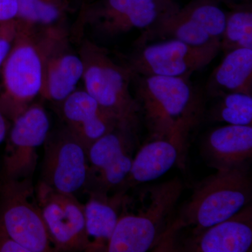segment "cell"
Instances as JSON below:
<instances>
[{
	"mask_svg": "<svg viewBox=\"0 0 252 252\" xmlns=\"http://www.w3.org/2000/svg\"><path fill=\"white\" fill-rule=\"evenodd\" d=\"M132 81L152 140L172 141L185 160L189 136L203 115L201 97L187 78L133 74Z\"/></svg>",
	"mask_w": 252,
	"mask_h": 252,
	"instance_id": "1",
	"label": "cell"
},
{
	"mask_svg": "<svg viewBox=\"0 0 252 252\" xmlns=\"http://www.w3.org/2000/svg\"><path fill=\"white\" fill-rule=\"evenodd\" d=\"M252 196V180L247 163L217 170L195 186L189 200L172 216L155 250H170L181 230L189 228L191 235H195L228 220L250 205Z\"/></svg>",
	"mask_w": 252,
	"mask_h": 252,
	"instance_id": "2",
	"label": "cell"
},
{
	"mask_svg": "<svg viewBox=\"0 0 252 252\" xmlns=\"http://www.w3.org/2000/svg\"><path fill=\"white\" fill-rule=\"evenodd\" d=\"M61 26L39 27L17 20L12 46L1 67L0 106L10 122L40 95L44 63Z\"/></svg>",
	"mask_w": 252,
	"mask_h": 252,
	"instance_id": "3",
	"label": "cell"
},
{
	"mask_svg": "<svg viewBox=\"0 0 252 252\" xmlns=\"http://www.w3.org/2000/svg\"><path fill=\"white\" fill-rule=\"evenodd\" d=\"M147 188L137 212L128 213L123 207L107 252H146L157 248L185 187L175 177Z\"/></svg>",
	"mask_w": 252,
	"mask_h": 252,
	"instance_id": "4",
	"label": "cell"
},
{
	"mask_svg": "<svg viewBox=\"0 0 252 252\" xmlns=\"http://www.w3.org/2000/svg\"><path fill=\"white\" fill-rule=\"evenodd\" d=\"M79 56L84 63L85 90L119 125L137 130L140 119L138 102L130 92L132 73L117 64L107 49L89 39L81 42Z\"/></svg>",
	"mask_w": 252,
	"mask_h": 252,
	"instance_id": "5",
	"label": "cell"
},
{
	"mask_svg": "<svg viewBox=\"0 0 252 252\" xmlns=\"http://www.w3.org/2000/svg\"><path fill=\"white\" fill-rule=\"evenodd\" d=\"M220 1L191 0L143 30L135 41L136 46L167 39L198 46L220 41L226 18Z\"/></svg>",
	"mask_w": 252,
	"mask_h": 252,
	"instance_id": "6",
	"label": "cell"
},
{
	"mask_svg": "<svg viewBox=\"0 0 252 252\" xmlns=\"http://www.w3.org/2000/svg\"><path fill=\"white\" fill-rule=\"evenodd\" d=\"M0 225L29 252H54L32 180H1Z\"/></svg>",
	"mask_w": 252,
	"mask_h": 252,
	"instance_id": "7",
	"label": "cell"
},
{
	"mask_svg": "<svg viewBox=\"0 0 252 252\" xmlns=\"http://www.w3.org/2000/svg\"><path fill=\"white\" fill-rule=\"evenodd\" d=\"M136 47L125 64L132 74L190 79L217 57L220 43L217 41L198 46L167 39Z\"/></svg>",
	"mask_w": 252,
	"mask_h": 252,
	"instance_id": "8",
	"label": "cell"
},
{
	"mask_svg": "<svg viewBox=\"0 0 252 252\" xmlns=\"http://www.w3.org/2000/svg\"><path fill=\"white\" fill-rule=\"evenodd\" d=\"M180 6L176 0H97L82 5L79 20L99 35L114 37L143 31Z\"/></svg>",
	"mask_w": 252,
	"mask_h": 252,
	"instance_id": "9",
	"label": "cell"
},
{
	"mask_svg": "<svg viewBox=\"0 0 252 252\" xmlns=\"http://www.w3.org/2000/svg\"><path fill=\"white\" fill-rule=\"evenodd\" d=\"M6 136L1 180H32L37 164V150L49 133V116L33 102L12 121Z\"/></svg>",
	"mask_w": 252,
	"mask_h": 252,
	"instance_id": "10",
	"label": "cell"
},
{
	"mask_svg": "<svg viewBox=\"0 0 252 252\" xmlns=\"http://www.w3.org/2000/svg\"><path fill=\"white\" fill-rule=\"evenodd\" d=\"M36 200L54 252H87L84 204L39 182Z\"/></svg>",
	"mask_w": 252,
	"mask_h": 252,
	"instance_id": "11",
	"label": "cell"
},
{
	"mask_svg": "<svg viewBox=\"0 0 252 252\" xmlns=\"http://www.w3.org/2000/svg\"><path fill=\"white\" fill-rule=\"evenodd\" d=\"M44 146L41 182L61 193L85 189L89 178L88 149L65 127L49 132Z\"/></svg>",
	"mask_w": 252,
	"mask_h": 252,
	"instance_id": "12",
	"label": "cell"
},
{
	"mask_svg": "<svg viewBox=\"0 0 252 252\" xmlns=\"http://www.w3.org/2000/svg\"><path fill=\"white\" fill-rule=\"evenodd\" d=\"M135 135L132 129L118 126L91 144L88 149L89 188L108 193L122 187L132 165Z\"/></svg>",
	"mask_w": 252,
	"mask_h": 252,
	"instance_id": "13",
	"label": "cell"
},
{
	"mask_svg": "<svg viewBox=\"0 0 252 252\" xmlns=\"http://www.w3.org/2000/svg\"><path fill=\"white\" fill-rule=\"evenodd\" d=\"M67 35V31L64 32L50 46L40 94L44 99L59 103L77 90L84 71L82 59L69 47Z\"/></svg>",
	"mask_w": 252,
	"mask_h": 252,
	"instance_id": "14",
	"label": "cell"
},
{
	"mask_svg": "<svg viewBox=\"0 0 252 252\" xmlns=\"http://www.w3.org/2000/svg\"><path fill=\"white\" fill-rule=\"evenodd\" d=\"M252 207H245L228 220L212 225L185 240L180 251L247 252L252 251Z\"/></svg>",
	"mask_w": 252,
	"mask_h": 252,
	"instance_id": "15",
	"label": "cell"
},
{
	"mask_svg": "<svg viewBox=\"0 0 252 252\" xmlns=\"http://www.w3.org/2000/svg\"><path fill=\"white\" fill-rule=\"evenodd\" d=\"M61 104L66 128L88 149L96 140L120 126L85 90L74 91Z\"/></svg>",
	"mask_w": 252,
	"mask_h": 252,
	"instance_id": "16",
	"label": "cell"
},
{
	"mask_svg": "<svg viewBox=\"0 0 252 252\" xmlns=\"http://www.w3.org/2000/svg\"><path fill=\"white\" fill-rule=\"evenodd\" d=\"M202 154L217 170L247 163L252 156V126L228 124L214 129L203 141Z\"/></svg>",
	"mask_w": 252,
	"mask_h": 252,
	"instance_id": "17",
	"label": "cell"
},
{
	"mask_svg": "<svg viewBox=\"0 0 252 252\" xmlns=\"http://www.w3.org/2000/svg\"><path fill=\"white\" fill-rule=\"evenodd\" d=\"M89 200L84 204L86 230L89 246L87 252H107V246L124 204L127 200L125 190H118L115 195L89 191Z\"/></svg>",
	"mask_w": 252,
	"mask_h": 252,
	"instance_id": "18",
	"label": "cell"
},
{
	"mask_svg": "<svg viewBox=\"0 0 252 252\" xmlns=\"http://www.w3.org/2000/svg\"><path fill=\"white\" fill-rule=\"evenodd\" d=\"M185 161L177 144L166 139H153L132 158L130 172L119 190L157 180L175 164L184 167Z\"/></svg>",
	"mask_w": 252,
	"mask_h": 252,
	"instance_id": "19",
	"label": "cell"
},
{
	"mask_svg": "<svg viewBox=\"0 0 252 252\" xmlns=\"http://www.w3.org/2000/svg\"><path fill=\"white\" fill-rule=\"evenodd\" d=\"M207 89L214 97L230 93L252 95V49H238L225 54L212 73Z\"/></svg>",
	"mask_w": 252,
	"mask_h": 252,
	"instance_id": "20",
	"label": "cell"
},
{
	"mask_svg": "<svg viewBox=\"0 0 252 252\" xmlns=\"http://www.w3.org/2000/svg\"><path fill=\"white\" fill-rule=\"evenodd\" d=\"M220 43V51L224 54L235 49H252L251 4L238 5L226 13L224 31Z\"/></svg>",
	"mask_w": 252,
	"mask_h": 252,
	"instance_id": "21",
	"label": "cell"
},
{
	"mask_svg": "<svg viewBox=\"0 0 252 252\" xmlns=\"http://www.w3.org/2000/svg\"><path fill=\"white\" fill-rule=\"evenodd\" d=\"M18 21L39 27L62 25L68 0H17Z\"/></svg>",
	"mask_w": 252,
	"mask_h": 252,
	"instance_id": "22",
	"label": "cell"
},
{
	"mask_svg": "<svg viewBox=\"0 0 252 252\" xmlns=\"http://www.w3.org/2000/svg\"><path fill=\"white\" fill-rule=\"evenodd\" d=\"M220 100L213 109L214 119L229 125L252 126V95L230 93L220 95Z\"/></svg>",
	"mask_w": 252,
	"mask_h": 252,
	"instance_id": "23",
	"label": "cell"
},
{
	"mask_svg": "<svg viewBox=\"0 0 252 252\" xmlns=\"http://www.w3.org/2000/svg\"><path fill=\"white\" fill-rule=\"evenodd\" d=\"M17 0H0V23H9L17 21Z\"/></svg>",
	"mask_w": 252,
	"mask_h": 252,
	"instance_id": "24",
	"label": "cell"
},
{
	"mask_svg": "<svg viewBox=\"0 0 252 252\" xmlns=\"http://www.w3.org/2000/svg\"><path fill=\"white\" fill-rule=\"evenodd\" d=\"M0 252H29L16 242L0 225Z\"/></svg>",
	"mask_w": 252,
	"mask_h": 252,
	"instance_id": "25",
	"label": "cell"
},
{
	"mask_svg": "<svg viewBox=\"0 0 252 252\" xmlns=\"http://www.w3.org/2000/svg\"><path fill=\"white\" fill-rule=\"evenodd\" d=\"M14 36L0 38V69L11 50Z\"/></svg>",
	"mask_w": 252,
	"mask_h": 252,
	"instance_id": "26",
	"label": "cell"
},
{
	"mask_svg": "<svg viewBox=\"0 0 252 252\" xmlns=\"http://www.w3.org/2000/svg\"><path fill=\"white\" fill-rule=\"evenodd\" d=\"M9 119L5 115L1 106H0V144L2 143L7 136L8 132L11 126Z\"/></svg>",
	"mask_w": 252,
	"mask_h": 252,
	"instance_id": "27",
	"label": "cell"
},
{
	"mask_svg": "<svg viewBox=\"0 0 252 252\" xmlns=\"http://www.w3.org/2000/svg\"><path fill=\"white\" fill-rule=\"evenodd\" d=\"M16 22L0 23V38L14 36L16 34Z\"/></svg>",
	"mask_w": 252,
	"mask_h": 252,
	"instance_id": "28",
	"label": "cell"
},
{
	"mask_svg": "<svg viewBox=\"0 0 252 252\" xmlns=\"http://www.w3.org/2000/svg\"><path fill=\"white\" fill-rule=\"evenodd\" d=\"M79 1H83V2H84V0H79Z\"/></svg>",
	"mask_w": 252,
	"mask_h": 252,
	"instance_id": "29",
	"label": "cell"
},
{
	"mask_svg": "<svg viewBox=\"0 0 252 252\" xmlns=\"http://www.w3.org/2000/svg\"><path fill=\"white\" fill-rule=\"evenodd\" d=\"M220 1H222V0H220Z\"/></svg>",
	"mask_w": 252,
	"mask_h": 252,
	"instance_id": "30",
	"label": "cell"
}]
</instances>
